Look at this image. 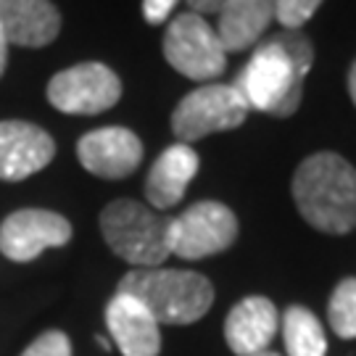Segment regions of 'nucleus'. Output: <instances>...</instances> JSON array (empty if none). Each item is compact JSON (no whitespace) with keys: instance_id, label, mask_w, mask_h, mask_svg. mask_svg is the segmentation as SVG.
Returning a JSON list of instances; mask_svg holds the SVG:
<instances>
[{"instance_id":"obj_18","label":"nucleus","mask_w":356,"mask_h":356,"mask_svg":"<svg viewBox=\"0 0 356 356\" xmlns=\"http://www.w3.org/2000/svg\"><path fill=\"white\" fill-rule=\"evenodd\" d=\"M327 322L338 338H356V277L335 285L327 304Z\"/></svg>"},{"instance_id":"obj_10","label":"nucleus","mask_w":356,"mask_h":356,"mask_svg":"<svg viewBox=\"0 0 356 356\" xmlns=\"http://www.w3.org/2000/svg\"><path fill=\"white\" fill-rule=\"evenodd\" d=\"M76 159L95 177L124 179L140 166L143 143L127 127H101L79 138Z\"/></svg>"},{"instance_id":"obj_24","label":"nucleus","mask_w":356,"mask_h":356,"mask_svg":"<svg viewBox=\"0 0 356 356\" xmlns=\"http://www.w3.org/2000/svg\"><path fill=\"white\" fill-rule=\"evenodd\" d=\"M348 92H351V101H354V106H356V61L351 64V69H348Z\"/></svg>"},{"instance_id":"obj_7","label":"nucleus","mask_w":356,"mask_h":356,"mask_svg":"<svg viewBox=\"0 0 356 356\" xmlns=\"http://www.w3.org/2000/svg\"><path fill=\"white\" fill-rule=\"evenodd\" d=\"M248 106L232 85H204L188 92L172 114V132L179 143L191 145L214 132L238 129L248 116Z\"/></svg>"},{"instance_id":"obj_26","label":"nucleus","mask_w":356,"mask_h":356,"mask_svg":"<svg viewBox=\"0 0 356 356\" xmlns=\"http://www.w3.org/2000/svg\"><path fill=\"white\" fill-rule=\"evenodd\" d=\"M254 356H280V354H275V351H269L267 348V351H259V354H254Z\"/></svg>"},{"instance_id":"obj_14","label":"nucleus","mask_w":356,"mask_h":356,"mask_svg":"<svg viewBox=\"0 0 356 356\" xmlns=\"http://www.w3.org/2000/svg\"><path fill=\"white\" fill-rule=\"evenodd\" d=\"M0 29L8 45L42 48L61 32V13L51 0H0Z\"/></svg>"},{"instance_id":"obj_6","label":"nucleus","mask_w":356,"mask_h":356,"mask_svg":"<svg viewBox=\"0 0 356 356\" xmlns=\"http://www.w3.org/2000/svg\"><path fill=\"white\" fill-rule=\"evenodd\" d=\"M238 241V216L219 201H198L169 219V254L185 261L227 251Z\"/></svg>"},{"instance_id":"obj_23","label":"nucleus","mask_w":356,"mask_h":356,"mask_svg":"<svg viewBox=\"0 0 356 356\" xmlns=\"http://www.w3.org/2000/svg\"><path fill=\"white\" fill-rule=\"evenodd\" d=\"M6 64H8V40H6L3 29H0V76L6 72Z\"/></svg>"},{"instance_id":"obj_19","label":"nucleus","mask_w":356,"mask_h":356,"mask_svg":"<svg viewBox=\"0 0 356 356\" xmlns=\"http://www.w3.org/2000/svg\"><path fill=\"white\" fill-rule=\"evenodd\" d=\"M322 0H277L275 3V19L282 29H304V24L317 13Z\"/></svg>"},{"instance_id":"obj_1","label":"nucleus","mask_w":356,"mask_h":356,"mask_svg":"<svg viewBox=\"0 0 356 356\" xmlns=\"http://www.w3.org/2000/svg\"><path fill=\"white\" fill-rule=\"evenodd\" d=\"M314 64V45L304 29H282L256 42L254 56L232 88L248 108L272 116H293L304 98V79Z\"/></svg>"},{"instance_id":"obj_3","label":"nucleus","mask_w":356,"mask_h":356,"mask_svg":"<svg viewBox=\"0 0 356 356\" xmlns=\"http://www.w3.org/2000/svg\"><path fill=\"white\" fill-rule=\"evenodd\" d=\"M116 293L140 301L159 325H193L214 304V285L191 269H129Z\"/></svg>"},{"instance_id":"obj_17","label":"nucleus","mask_w":356,"mask_h":356,"mask_svg":"<svg viewBox=\"0 0 356 356\" xmlns=\"http://www.w3.org/2000/svg\"><path fill=\"white\" fill-rule=\"evenodd\" d=\"M282 341L288 356H325L327 338L322 322L306 306H291L282 314Z\"/></svg>"},{"instance_id":"obj_4","label":"nucleus","mask_w":356,"mask_h":356,"mask_svg":"<svg viewBox=\"0 0 356 356\" xmlns=\"http://www.w3.org/2000/svg\"><path fill=\"white\" fill-rule=\"evenodd\" d=\"M101 235L119 259L138 269L169 259V219L132 198H116L101 211Z\"/></svg>"},{"instance_id":"obj_2","label":"nucleus","mask_w":356,"mask_h":356,"mask_svg":"<svg viewBox=\"0 0 356 356\" xmlns=\"http://www.w3.org/2000/svg\"><path fill=\"white\" fill-rule=\"evenodd\" d=\"M293 201L319 232H351L356 227V169L338 153L309 156L293 175Z\"/></svg>"},{"instance_id":"obj_16","label":"nucleus","mask_w":356,"mask_h":356,"mask_svg":"<svg viewBox=\"0 0 356 356\" xmlns=\"http://www.w3.org/2000/svg\"><path fill=\"white\" fill-rule=\"evenodd\" d=\"M277 0H225L219 8L216 35L227 53L254 48L264 38L267 26L275 22Z\"/></svg>"},{"instance_id":"obj_9","label":"nucleus","mask_w":356,"mask_h":356,"mask_svg":"<svg viewBox=\"0 0 356 356\" xmlns=\"http://www.w3.org/2000/svg\"><path fill=\"white\" fill-rule=\"evenodd\" d=\"M69 241V219L48 209H19L0 225V251L19 264L38 259L45 248H61Z\"/></svg>"},{"instance_id":"obj_20","label":"nucleus","mask_w":356,"mask_h":356,"mask_svg":"<svg viewBox=\"0 0 356 356\" xmlns=\"http://www.w3.org/2000/svg\"><path fill=\"white\" fill-rule=\"evenodd\" d=\"M22 356H72V341L61 330H48L26 346Z\"/></svg>"},{"instance_id":"obj_25","label":"nucleus","mask_w":356,"mask_h":356,"mask_svg":"<svg viewBox=\"0 0 356 356\" xmlns=\"http://www.w3.org/2000/svg\"><path fill=\"white\" fill-rule=\"evenodd\" d=\"M95 341H98V346H101L103 351H111V341H108V338H103V335H98Z\"/></svg>"},{"instance_id":"obj_11","label":"nucleus","mask_w":356,"mask_h":356,"mask_svg":"<svg viewBox=\"0 0 356 356\" xmlns=\"http://www.w3.org/2000/svg\"><path fill=\"white\" fill-rule=\"evenodd\" d=\"M56 156V140L42 127L22 119L0 122V179L22 182L42 172Z\"/></svg>"},{"instance_id":"obj_15","label":"nucleus","mask_w":356,"mask_h":356,"mask_svg":"<svg viewBox=\"0 0 356 356\" xmlns=\"http://www.w3.org/2000/svg\"><path fill=\"white\" fill-rule=\"evenodd\" d=\"M198 153L185 143L169 145L156 161L145 177V198L153 209H172L182 201L193 177L198 175Z\"/></svg>"},{"instance_id":"obj_8","label":"nucleus","mask_w":356,"mask_h":356,"mask_svg":"<svg viewBox=\"0 0 356 356\" xmlns=\"http://www.w3.org/2000/svg\"><path fill=\"white\" fill-rule=\"evenodd\" d=\"M122 98V79L101 61L69 66L48 82V101L64 114L95 116L114 108Z\"/></svg>"},{"instance_id":"obj_5","label":"nucleus","mask_w":356,"mask_h":356,"mask_svg":"<svg viewBox=\"0 0 356 356\" xmlns=\"http://www.w3.org/2000/svg\"><path fill=\"white\" fill-rule=\"evenodd\" d=\"M164 58L175 72L195 82H209L227 69V51L216 29L193 11L179 13L169 22Z\"/></svg>"},{"instance_id":"obj_21","label":"nucleus","mask_w":356,"mask_h":356,"mask_svg":"<svg viewBox=\"0 0 356 356\" xmlns=\"http://www.w3.org/2000/svg\"><path fill=\"white\" fill-rule=\"evenodd\" d=\"M179 0H143V16L148 24H164Z\"/></svg>"},{"instance_id":"obj_12","label":"nucleus","mask_w":356,"mask_h":356,"mask_svg":"<svg viewBox=\"0 0 356 356\" xmlns=\"http://www.w3.org/2000/svg\"><path fill=\"white\" fill-rule=\"evenodd\" d=\"M106 327L122 356H159L161 351L159 322L127 293H114L106 304Z\"/></svg>"},{"instance_id":"obj_22","label":"nucleus","mask_w":356,"mask_h":356,"mask_svg":"<svg viewBox=\"0 0 356 356\" xmlns=\"http://www.w3.org/2000/svg\"><path fill=\"white\" fill-rule=\"evenodd\" d=\"M222 3H225V0H188L191 11L198 13V16H204V13H216L219 8H222Z\"/></svg>"},{"instance_id":"obj_13","label":"nucleus","mask_w":356,"mask_h":356,"mask_svg":"<svg viewBox=\"0 0 356 356\" xmlns=\"http://www.w3.org/2000/svg\"><path fill=\"white\" fill-rule=\"evenodd\" d=\"M277 309L264 296H248L229 309L225 319V341L229 351L238 356H254L267 351V346L277 335Z\"/></svg>"}]
</instances>
